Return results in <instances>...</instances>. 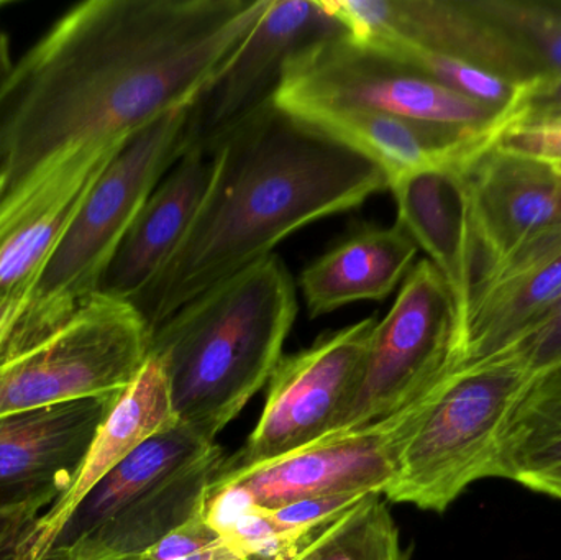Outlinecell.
Wrapping results in <instances>:
<instances>
[{
	"label": "cell",
	"instance_id": "1",
	"mask_svg": "<svg viewBox=\"0 0 561 560\" xmlns=\"http://www.w3.org/2000/svg\"><path fill=\"white\" fill-rule=\"evenodd\" d=\"M270 0H88L0 79V199L66 151L190 107Z\"/></svg>",
	"mask_w": 561,
	"mask_h": 560
},
{
	"label": "cell",
	"instance_id": "2",
	"mask_svg": "<svg viewBox=\"0 0 561 560\" xmlns=\"http://www.w3.org/2000/svg\"><path fill=\"white\" fill-rule=\"evenodd\" d=\"M210 148L216 174L196 219L157 279L131 302L150 331L210 286L273 255L290 233L389 190L378 164L272 98Z\"/></svg>",
	"mask_w": 561,
	"mask_h": 560
},
{
	"label": "cell",
	"instance_id": "3",
	"mask_svg": "<svg viewBox=\"0 0 561 560\" xmlns=\"http://www.w3.org/2000/svg\"><path fill=\"white\" fill-rule=\"evenodd\" d=\"M297 318L296 283L280 256L210 286L151 331L174 414L216 437L268 385Z\"/></svg>",
	"mask_w": 561,
	"mask_h": 560
},
{
	"label": "cell",
	"instance_id": "4",
	"mask_svg": "<svg viewBox=\"0 0 561 560\" xmlns=\"http://www.w3.org/2000/svg\"><path fill=\"white\" fill-rule=\"evenodd\" d=\"M530 377L504 357L457 368L419 404L382 496L444 513L468 487L493 479L504 430Z\"/></svg>",
	"mask_w": 561,
	"mask_h": 560
},
{
	"label": "cell",
	"instance_id": "5",
	"mask_svg": "<svg viewBox=\"0 0 561 560\" xmlns=\"http://www.w3.org/2000/svg\"><path fill=\"white\" fill-rule=\"evenodd\" d=\"M150 341L130 301L95 293L61 324L0 357V418L121 395L147 364Z\"/></svg>",
	"mask_w": 561,
	"mask_h": 560
},
{
	"label": "cell",
	"instance_id": "6",
	"mask_svg": "<svg viewBox=\"0 0 561 560\" xmlns=\"http://www.w3.org/2000/svg\"><path fill=\"white\" fill-rule=\"evenodd\" d=\"M273 102L290 114L316 108L379 112L500 134L513 115L465 98L345 32L302 46L284 62Z\"/></svg>",
	"mask_w": 561,
	"mask_h": 560
},
{
	"label": "cell",
	"instance_id": "7",
	"mask_svg": "<svg viewBox=\"0 0 561 560\" xmlns=\"http://www.w3.org/2000/svg\"><path fill=\"white\" fill-rule=\"evenodd\" d=\"M190 108L170 112L137 132L95 181L33 296L49 318H69L99 293L141 207L187 150Z\"/></svg>",
	"mask_w": 561,
	"mask_h": 560
},
{
	"label": "cell",
	"instance_id": "8",
	"mask_svg": "<svg viewBox=\"0 0 561 560\" xmlns=\"http://www.w3.org/2000/svg\"><path fill=\"white\" fill-rule=\"evenodd\" d=\"M458 367L460 342L450 292L437 268L421 260L376 324L358 387L330 434L362 430L402 413Z\"/></svg>",
	"mask_w": 561,
	"mask_h": 560
},
{
	"label": "cell",
	"instance_id": "9",
	"mask_svg": "<svg viewBox=\"0 0 561 560\" xmlns=\"http://www.w3.org/2000/svg\"><path fill=\"white\" fill-rule=\"evenodd\" d=\"M376 324L378 319L366 318L283 355L259 424L219 473L270 462L333 433L358 387Z\"/></svg>",
	"mask_w": 561,
	"mask_h": 560
},
{
	"label": "cell",
	"instance_id": "10",
	"mask_svg": "<svg viewBox=\"0 0 561 560\" xmlns=\"http://www.w3.org/2000/svg\"><path fill=\"white\" fill-rule=\"evenodd\" d=\"M421 401L381 423L330 434L260 466L217 473L213 485L236 483L262 508L325 496L385 495Z\"/></svg>",
	"mask_w": 561,
	"mask_h": 560
},
{
	"label": "cell",
	"instance_id": "11",
	"mask_svg": "<svg viewBox=\"0 0 561 560\" xmlns=\"http://www.w3.org/2000/svg\"><path fill=\"white\" fill-rule=\"evenodd\" d=\"M127 144L66 151L0 199V301H33L49 260L95 181Z\"/></svg>",
	"mask_w": 561,
	"mask_h": 560
},
{
	"label": "cell",
	"instance_id": "12",
	"mask_svg": "<svg viewBox=\"0 0 561 560\" xmlns=\"http://www.w3.org/2000/svg\"><path fill=\"white\" fill-rule=\"evenodd\" d=\"M345 32L319 0H270L249 38L191 105L187 148L210 145L243 115L268 101L284 62L316 39Z\"/></svg>",
	"mask_w": 561,
	"mask_h": 560
},
{
	"label": "cell",
	"instance_id": "13",
	"mask_svg": "<svg viewBox=\"0 0 561 560\" xmlns=\"http://www.w3.org/2000/svg\"><path fill=\"white\" fill-rule=\"evenodd\" d=\"M477 245V276L546 230L561 226V174L496 145L461 168Z\"/></svg>",
	"mask_w": 561,
	"mask_h": 560
},
{
	"label": "cell",
	"instance_id": "14",
	"mask_svg": "<svg viewBox=\"0 0 561 560\" xmlns=\"http://www.w3.org/2000/svg\"><path fill=\"white\" fill-rule=\"evenodd\" d=\"M560 295L561 226L533 237L477 276L461 331L460 367L500 357Z\"/></svg>",
	"mask_w": 561,
	"mask_h": 560
},
{
	"label": "cell",
	"instance_id": "15",
	"mask_svg": "<svg viewBox=\"0 0 561 560\" xmlns=\"http://www.w3.org/2000/svg\"><path fill=\"white\" fill-rule=\"evenodd\" d=\"M117 397L81 398L0 418V503L56 502L75 482Z\"/></svg>",
	"mask_w": 561,
	"mask_h": 560
},
{
	"label": "cell",
	"instance_id": "16",
	"mask_svg": "<svg viewBox=\"0 0 561 560\" xmlns=\"http://www.w3.org/2000/svg\"><path fill=\"white\" fill-rule=\"evenodd\" d=\"M174 423L167 374L150 355L137 378L115 398L72 485L36 519L9 560L45 559L85 495L138 447Z\"/></svg>",
	"mask_w": 561,
	"mask_h": 560
},
{
	"label": "cell",
	"instance_id": "17",
	"mask_svg": "<svg viewBox=\"0 0 561 560\" xmlns=\"http://www.w3.org/2000/svg\"><path fill=\"white\" fill-rule=\"evenodd\" d=\"M216 168V148L191 147L181 155L122 240L99 293L135 302L147 292L196 219Z\"/></svg>",
	"mask_w": 561,
	"mask_h": 560
},
{
	"label": "cell",
	"instance_id": "18",
	"mask_svg": "<svg viewBox=\"0 0 561 560\" xmlns=\"http://www.w3.org/2000/svg\"><path fill=\"white\" fill-rule=\"evenodd\" d=\"M398 224L428 255L450 292L458 342L477 279V245L460 170H424L389 180Z\"/></svg>",
	"mask_w": 561,
	"mask_h": 560
},
{
	"label": "cell",
	"instance_id": "19",
	"mask_svg": "<svg viewBox=\"0 0 561 560\" xmlns=\"http://www.w3.org/2000/svg\"><path fill=\"white\" fill-rule=\"evenodd\" d=\"M294 115L378 164L388 183L415 171L461 170L497 137L493 132L353 108H316Z\"/></svg>",
	"mask_w": 561,
	"mask_h": 560
},
{
	"label": "cell",
	"instance_id": "20",
	"mask_svg": "<svg viewBox=\"0 0 561 560\" xmlns=\"http://www.w3.org/2000/svg\"><path fill=\"white\" fill-rule=\"evenodd\" d=\"M417 243L401 224L366 226L302 270L300 292L312 318L359 301H382L411 272Z\"/></svg>",
	"mask_w": 561,
	"mask_h": 560
},
{
	"label": "cell",
	"instance_id": "21",
	"mask_svg": "<svg viewBox=\"0 0 561 560\" xmlns=\"http://www.w3.org/2000/svg\"><path fill=\"white\" fill-rule=\"evenodd\" d=\"M224 459L222 449L217 446L209 456L138 500L81 541L62 551L49 552L43 560H114L153 548L204 512L210 483Z\"/></svg>",
	"mask_w": 561,
	"mask_h": 560
},
{
	"label": "cell",
	"instance_id": "22",
	"mask_svg": "<svg viewBox=\"0 0 561 560\" xmlns=\"http://www.w3.org/2000/svg\"><path fill=\"white\" fill-rule=\"evenodd\" d=\"M484 71L530 85L561 78V0H467Z\"/></svg>",
	"mask_w": 561,
	"mask_h": 560
},
{
	"label": "cell",
	"instance_id": "23",
	"mask_svg": "<svg viewBox=\"0 0 561 560\" xmlns=\"http://www.w3.org/2000/svg\"><path fill=\"white\" fill-rule=\"evenodd\" d=\"M216 447V443L203 439L180 421L161 431L85 495L49 552L62 551L81 541L118 513L209 456Z\"/></svg>",
	"mask_w": 561,
	"mask_h": 560
},
{
	"label": "cell",
	"instance_id": "24",
	"mask_svg": "<svg viewBox=\"0 0 561 560\" xmlns=\"http://www.w3.org/2000/svg\"><path fill=\"white\" fill-rule=\"evenodd\" d=\"M493 479L561 500V362L533 375L507 421Z\"/></svg>",
	"mask_w": 561,
	"mask_h": 560
},
{
	"label": "cell",
	"instance_id": "25",
	"mask_svg": "<svg viewBox=\"0 0 561 560\" xmlns=\"http://www.w3.org/2000/svg\"><path fill=\"white\" fill-rule=\"evenodd\" d=\"M287 560H404V555L382 495L371 493L307 536Z\"/></svg>",
	"mask_w": 561,
	"mask_h": 560
},
{
	"label": "cell",
	"instance_id": "26",
	"mask_svg": "<svg viewBox=\"0 0 561 560\" xmlns=\"http://www.w3.org/2000/svg\"><path fill=\"white\" fill-rule=\"evenodd\" d=\"M362 45L386 53L408 68L434 79L438 84L465 98L473 99L503 114L513 115L514 121L519 114L520 102L526 94L527 85L523 88V85L513 84L470 62L440 55L401 39H376Z\"/></svg>",
	"mask_w": 561,
	"mask_h": 560
},
{
	"label": "cell",
	"instance_id": "27",
	"mask_svg": "<svg viewBox=\"0 0 561 560\" xmlns=\"http://www.w3.org/2000/svg\"><path fill=\"white\" fill-rule=\"evenodd\" d=\"M500 357L523 365L530 375L561 362V295L549 311ZM496 357V358H500Z\"/></svg>",
	"mask_w": 561,
	"mask_h": 560
},
{
	"label": "cell",
	"instance_id": "28",
	"mask_svg": "<svg viewBox=\"0 0 561 560\" xmlns=\"http://www.w3.org/2000/svg\"><path fill=\"white\" fill-rule=\"evenodd\" d=\"M494 145L547 164L561 163V121H516L503 128Z\"/></svg>",
	"mask_w": 561,
	"mask_h": 560
},
{
	"label": "cell",
	"instance_id": "29",
	"mask_svg": "<svg viewBox=\"0 0 561 560\" xmlns=\"http://www.w3.org/2000/svg\"><path fill=\"white\" fill-rule=\"evenodd\" d=\"M62 321H53L39 311L38 302L0 301V357L12 348L35 341Z\"/></svg>",
	"mask_w": 561,
	"mask_h": 560
},
{
	"label": "cell",
	"instance_id": "30",
	"mask_svg": "<svg viewBox=\"0 0 561 560\" xmlns=\"http://www.w3.org/2000/svg\"><path fill=\"white\" fill-rule=\"evenodd\" d=\"M51 500L0 503V560H9L36 519L53 505Z\"/></svg>",
	"mask_w": 561,
	"mask_h": 560
},
{
	"label": "cell",
	"instance_id": "31",
	"mask_svg": "<svg viewBox=\"0 0 561 560\" xmlns=\"http://www.w3.org/2000/svg\"><path fill=\"white\" fill-rule=\"evenodd\" d=\"M516 121H561V78L527 85Z\"/></svg>",
	"mask_w": 561,
	"mask_h": 560
},
{
	"label": "cell",
	"instance_id": "32",
	"mask_svg": "<svg viewBox=\"0 0 561 560\" xmlns=\"http://www.w3.org/2000/svg\"><path fill=\"white\" fill-rule=\"evenodd\" d=\"M7 5H10L9 0H0V10H2L3 7ZM12 65L13 59L12 55H10L9 36H7V33L3 32L2 28H0V79H2L3 76H5L7 72L10 71Z\"/></svg>",
	"mask_w": 561,
	"mask_h": 560
},
{
	"label": "cell",
	"instance_id": "33",
	"mask_svg": "<svg viewBox=\"0 0 561 560\" xmlns=\"http://www.w3.org/2000/svg\"><path fill=\"white\" fill-rule=\"evenodd\" d=\"M553 168H556L557 171L561 174V163L560 164H552Z\"/></svg>",
	"mask_w": 561,
	"mask_h": 560
}]
</instances>
